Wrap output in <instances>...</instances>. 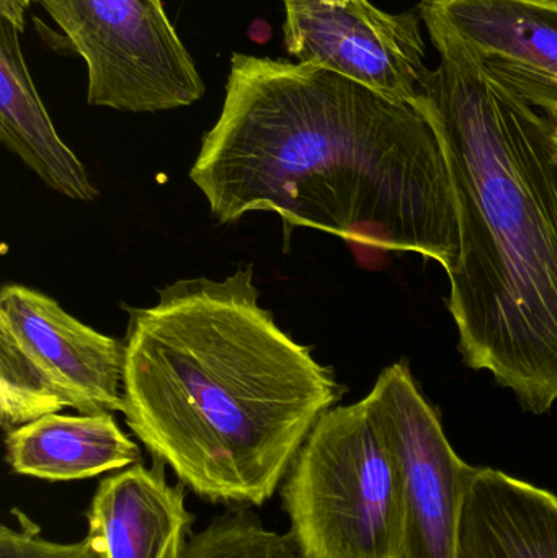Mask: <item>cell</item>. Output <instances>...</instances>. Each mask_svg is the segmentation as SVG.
<instances>
[{
	"label": "cell",
	"mask_w": 557,
	"mask_h": 558,
	"mask_svg": "<svg viewBox=\"0 0 557 558\" xmlns=\"http://www.w3.org/2000/svg\"><path fill=\"white\" fill-rule=\"evenodd\" d=\"M190 180L221 225L275 213L445 271L458 225L447 160L431 121L337 72L234 54L225 105Z\"/></svg>",
	"instance_id": "6da1fadb"
},
{
	"label": "cell",
	"mask_w": 557,
	"mask_h": 558,
	"mask_svg": "<svg viewBox=\"0 0 557 558\" xmlns=\"http://www.w3.org/2000/svg\"><path fill=\"white\" fill-rule=\"evenodd\" d=\"M254 279L244 265L225 279H179L149 307L124 305V422L215 504L270 500L346 392L262 307Z\"/></svg>",
	"instance_id": "7a4b0ae2"
},
{
	"label": "cell",
	"mask_w": 557,
	"mask_h": 558,
	"mask_svg": "<svg viewBox=\"0 0 557 558\" xmlns=\"http://www.w3.org/2000/svg\"><path fill=\"white\" fill-rule=\"evenodd\" d=\"M440 62L414 105L447 160L458 254L448 311L464 363L523 409L557 402V156L553 121L424 22Z\"/></svg>",
	"instance_id": "3957f363"
},
{
	"label": "cell",
	"mask_w": 557,
	"mask_h": 558,
	"mask_svg": "<svg viewBox=\"0 0 557 558\" xmlns=\"http://www.w3.org/2000/svg\"><path fill=\"white\" fill-rule=\"evenodd\" d=\"M281 498L304 558H401V471L368 397L320 416Z\"/></svg>",
	"instance_id": "277c9868"
},
{
	"label": "cell",
	"mask_w": 557,
	"mask_h": 558,
	"mask_svg": "<svg viewBox=\"0 0 557 558\" xmlns=\"http://www.w3.org/2000/svg\"><path fill=\"white\" fill-rule=\"evenodd\" d=\"M124 341L72 317L38 289L0 292V423L7 433L64 409L123 410Z\"/></svg>",
	"instance_id": "5b68a950"
},
{
	"label": "cell",
	"mask_w": 557,
	"mask_h": 558,
	"mask_svg": "<svg viewBox=\"0 0 557 558\" xmlns=\"http://www.w3.org/2000/svg\"><path fill=\"white\" fill-rule=\"evenodd\" d=\"M64 29L88 72L87 101L131 113L196 104L195 61L162 0H32Z\"/></svg>",
	"instance_id": "8992f818"
},
{
	"label": "cell",
	"mask_w": 557,
	"mask_h": 558,
	"mask_svg": "<svg viewBox=\"0 0 557 558\" xmlns=\"http://www.w3.org/2000/svg\"><path fill=\"white\" fill-rule=\"evenodd\" d=\"M366 397L401 471V558H457L464 498L480 468L467 464L451 448L405 361L386 367Z\"/></svg>",
	"instance_id": "52a82bcc"
},
{
	"label": "cell",
	"mask_w": 557,
	"mask_h": 558,
	"mask_svg": "<svg viewBox=\"0 0 557 558\" xmlns=\"http://www.w3.org/2000/svg\"><path fill=\"white\" fill-rule=\"evenodd\" d=\"M284 49L396 104L415 105L431 82L422 16L370 0H283Z\"/></svg>",
	"instance_id": "ba28073f"
},
{
	"label": "cell",
	"mask_w": 557,
	"mask_h": 558,
	"mask_svg": "<svg viewBox=\"0 0 557 558\" xmlns=\"http://www.w3.org/2000/svg\"><path fill=\"white\" fill-rule=\"evenodd\" d=\"M437 23L484 71L557 118V0H421Z\"/></svg>",
	"instance_id": "9c48e42d"
},
{
	"label": "cell",
	"mask_w": 557,
	"mask_h": 558,
	"mask_svg": "<svg viewBox=\"0 0 557 558\" xmlns=\"http://www.w3.org/2000/svg\"><path fill=\"white\" fill-rule=\"evenodd\" d=\"M166 462L154 458L104 478L88 507L87 537L104 558H183L195 517L185 485L170 487Z\"/></svg>",
	"instance_id": "30bf717a"
},
{
	"label": "cell",
	"mask_w": 557,
	"mask_h": 558,
	"mask_svg": "<svg viewBox=\"0 0 557 558\" xmlns=\"http://www.w3.org/2000/svg\"><path fill=\"white\" fill-rule=\"evenodd\" d=\"M457 558H557V497L477 469L464 498Z\"/></svg>",
	"instance_id": "8fae6325"
},
{
	"label": "cell",
	"mask_w": 557,
	"mask_h": 558,
	"mask_svg": "<svg viewBox=\"0 0 557 558\" xmlns=\"http://www.w3.org/2000/svg\"><path fill=\"white\" fill-rule=\"evenodd\" d=\"M20 32L0 20V141L49 189L74 202L98 198L87 169L59 137L23 58Z\"/></svg>",
	"instance_id": "7c38bea8"
},
{
	"label": "cell",
	"mask_w": 557,
	"mask_h": 558,
	"mask_svg": "<svg viewBox=\"0 0 557 558\" xmlns=\"http://www.w3.org/2000/svg\"><path fill=\"white\" fill-rule=\"evenodd\" d=\"M12 472L48 482L85 481L141 462L140 446L113 413L41 416L7 433Z\"/></svg>",
	"instance_id": "4fadbf2b"
},
{
	"label": "cell",
	"mask_w": 557,
	"mask_h": 558,
	"mask_svg": "<svg viewBox=\"0 0 557 558\" xmlns=\"http://www.w3.org/2000/svg\"><path fill=\"white\" fill-rule=\"evenodd\" d=\"M183 558H304L290 536L267 530L255 514L229 510L190 537Z\"/></svg>",
	"instance_id": "5bb4252c"
},
{
	"label": "cell",
	"mask_w": 557,
	"mask_h": 558,
	"mask_svg": "<svg viewBox=\"0 0 557 558\" xmlns=\"http://www.w3.org/2000/svg\"><path fill=\"white\" fill-rule=\"evenodd\" d=\"M12 513L19 518V527L0 530V558H104L88 537L74 544L52 543L22 511Z\"/></svg>",
	"instance_id": "9a60e30c"
},
{
	"label": "cell",
	"mask_w": 557,
	"mask_h": 558,
	"mask_svg": "<svg viewBox=\"0 0 557 558\" xmlns=\"http://www.w3.org/2000/svg\"><path fill=\"white\" fill-rule=\"evenodd\" d=\"M29 3L32 0H0V16L22 33L25 29V13Z\"/></svg>",
	"instance_id": "2e32d148"
},
{
	"label": "cell",
	"mask_w": 557,
	"mask_h": 558,
	"mask_svg": "<svg viewBox=\"0 0 557 558\" xmlns=\"http://www.w3.org/2000/svg\"><path fill=\"white\" fill-rule=\"evenodd\" d=\"M553 143H555L557 156V118L556 120H553Z\"/></svg>",
	"instance_id": "e0dca14e"
}]
</instances>
